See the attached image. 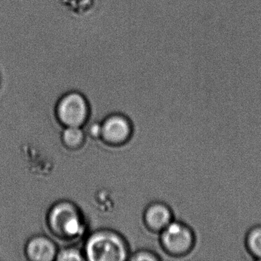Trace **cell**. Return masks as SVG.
<instances>
[{"instance_id": "5b68a950", "label": "cell", "mask_w": 261, "mask_h": 261, "mask_svg": "<svg viewBox=\"0 0 261 261\" xmlns=\"http://www.w3.org/2000/svg\"><path fill=\"white\" fill-rule=\"evenodd\" d=\"M146 224L152 230L161 232L174 219L172 208L163 202H156L151 204L145 215Z\"/></svg>"}, {"instance_id": "8fae6325", "label": "cell", "mask_w": 261, "mask_h": 261, "mask_svg": "<svg viewBox=\"0 0 261 261\" xmlns=\"http://www.w3.org/2000/svg\"><path fill=\"white\" fill-rule=\"evenodd\" d=\"M134 259H137V260H158V259H160V258L156 255L144 252V253L137 254V256L134 258Z\"/></svg>"}, {"instance_id": "ba28073f", "label": "cell", "mask_w": 261, "mask_h": 261, "mask_svg": "<svg viewBox=\"0 0 261 261\" xmlns=\"http://www.w3.org/2000/svg\"><path fill=\"white\" fill-rule=\"evenodd\" d=\"M244 244L247 253L253 259L261 261V224H254L247 230Z\"/></svg>"}, {"instance_id": "6da1fadb", "label": "cell", "mask_w": 261, "mask_h": 261, "mask_svg": "<svg viewBox=\"0 0 261 261\" xmlns=\"http://www.w3.org/2000/svg\"><path fill=\"white\" fill-rule=\"evenodd\" d=\"M195 230L187 223L173 220L161 231V244L163 250L174 257H182L190 254L196 244Z\"/></svg>"}, {"instance_id": "9c48e42d", "label": "cell", "mask_w": 261, "mask_h": 261, "mask_svg": "<svg viewBox=\"0 0 261 261\" xmlns=\"http://www.w3.org/2000/svg\"><path fill=\"white\" fill-rule=\"evenodd\" d=\"M83 133L79 126H68L64 132V140L68 146H77L82 142Z\"/></svg>"}, {"instance_id": "277c9868", "label": "cell", "mask_w": 261, "mask_h": 261, "mask_svg": "<svg viewBox=\"0 0 261 261\" xmlns=\"http://www.w3.org/2000/svg\"><path fill=\"white\" fill-rule=\"evenodd\" d=\"M59 115L61 120L68 126H79L87 116V105L79 94H68L59 103Z\"/></svg>"}, {"instance_id": "30bf717a", "label": "cell", "mask_w": 261, "mask_h": 261, "mask_svg": "<svg viewBox=\"0 0 261 261\" xmlns=\"http://www.w3.org/2000/svg\"><path fill=\"white\" fill-rule=\"evenodd\" d=\"M59 260H82V256L80 253L74 249H68L61 252L58 256Z\"/></svg>"}, {"instance_id": "8992f818", "label": "cell", "mask_w": 261, "mask_h": 261, "mask_svg": "<svg viewBox=\"0 0 261 261\" xmlns=\"http://www.w3.org/2000/svg\"><path fill=\"white\" fill-rule=\"evenodd\" d=\"M101 133L108 141L119 143L124 140L129 135V124L122 117H113L105 122Z\"/></svg>"}, {"instance_id": "3957f363", "label": "cell", "mask_w": 261, "mask_h": 261, "mask_svg": "<svg viewBox=\"0 0 261 261\" xmlns=\"http://www.w3.org/2000/svg\"><path fill=\"white\" fill-rule=\"evenodd\" d=\"M51 224L54 230L68 236H74L82 231V224L72 206L62 204L56 206L51 214Z\"/></svg>"}, {"instance_id": "52a82bcc", "label": "cell", "mask_w": 261, "mask_h": 261, "mask_svg": "<svg viewBox=\"0 0 261 261\" xmlns=\"http://www.w3.org/2000/svg\"><path fill=\"white\" fill-rule=\"evenodd\" d=\"M28 253L33 260L49 261L54 257L56 249L48 239L37 238L29 244Z\"/></svg>"}, {"instance_id": "7a4b0ae2", "label": "cell", "mask_w": 261, "mask_h": 261, "mask_svg": "<svg viewBox=\"0 0 261 261\" xmlns=\"http://www.w3.org/2000/svg\"><path fill=\"white\" fill-rule=\"evenodd\" d=\"M87 254L91 260H123L126 251L120 238L111 233H102L89 240Z\"/></svg>"}]
</instances>
